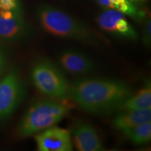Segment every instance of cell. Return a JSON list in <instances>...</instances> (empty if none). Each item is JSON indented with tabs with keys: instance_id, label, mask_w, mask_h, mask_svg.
<instances>
[{
	"instance_id": "cell-12",
	"label": "cell",
	"mask_w": 151,
	"mask_h": 151,
	"mask_svg": "<svg viewBox=\"0 0 151 151\" xmlns=\"http://www.w3.org/2000/svg\"><path fill=\"white\" fill-rule=\"evenodd\" d=\"M122 132L131 142L136 145L148 143L151 139V121L144 122Z\"/></svg>"
},
{
	"instance_id": "cell-7",
	"label": "cell",
	"mask_w": 151,
	"mask_h": 151,
	"mask_svg": "<svg viewBox=\"0 0 151 151\" xmlns=\"http://www.w3.org/2000/svg\"><path fill=\"white\" fill-rule=\"evenodd\" d=\"M58 62L62 70L73 76L87 75L92 72L95 68V65L90 58L73 49L60 52Z\"/></svg>"
},
{
	"instance_id": "cell-19",
	"label": "cell",
	"mask_w": 151,
	"mask_h": 151,
	"mask_svg": "<svg viewBox=\"0 0 151 151\" xmlns=\"http://www.w3.org/2000/svg\"><path fill=\"white\" fill-rule=\"evenodd\" d=\"M14 1H18V0H14Z\"/></svg>"
},
{
	"instance_id": "cell-11",
	"label": "cell",
	"mask_w": 151,
	"mask_h": 151,
	"mask_svg": "<svg viewBox=\"0 0 151 151\" xmlns=\"http://www.w3.org/2000/svg\"><path fill=\"white\" fill-rule=\"evenodd\" d=\"M151 109V85L147 81L144 86L136 94H132L122 105L121 110Z\"/></svg>"
},
{
	"instance_id": "cell-15",
	"label": "cell",
	"mask_w": 151,
	"mask_h": 151,
	"mask_svg": "<svg viewBox=\"0 0 151 151\" xmlns=\"http://www.w3.org/2000/svg\"><path fill=\"white\" fill-rule=\"evenodd\" d=\"M6 64V58L4 54L1 50V48H0V73H1V71H3L4 68L5 67Z\"/></svg>"
},
{
	"instance_id": "cell-17",
	"label": "cell",
	"mask_w": 151,
	"mask_h": 151,
	"mask_svg": "<svg viewBox=\"0 0 151 151\" xmlns=\"http://www.w3.org/2000/svg\"><path fill=\"white\" fill-rule=\"evenodd\" d=\"M124 0H110L111 9H116L117 7L120 4H122Z\"/></svg>"
},
{
	"instance_id": "cell-5",
	"label": "cell",
	"mask_w": 151,
	"mask_h": 151,
	"mask_svg": "<svg viewBox=\"0 0 151 151\" xmlns=\"http://www.w3.org/2000/svg\"><path fill=\"white\" fill-rule=\"evenodd\" d=\"M26 86L20 74L12 70L0 80V121L6 120L25 97Z\"/></svg>"
},
{
	"instance_id": "cell-10",
	"label": "cell",
	"mask_w": 151,
	"mask_h": 151,
	"mask_svg": "<svg viewBox=\"0 0 151 151\" xmlns=\"http://www.w3.org/2000/svg\"><path fill=\"white\" fill-rule=\"evenodd\" d=\"M148 121H151V109L122 110L113 119V124L116 129L124 132Z\"/></svg>"
},
{
	"instance_id": "cell-4",
	"label": "cell",
	"mask_w": 151,
	"mask_h": 151,
	"mask_svg": "<svg viewBox=\"0 0 151 151\" xmlns=\"http://www.w3.org/2000/svg\"><path fill=\"white\" fill-rule=\"evenodd\" d=\"M30 76L35 88L49 98L62 101L71 98L70 83L59 67L50 60H37Z\"/></svg>"
},
{
	"instance_id": "cell-2",
	"label": "cell",
	"mask_w": 151,
	"mask_h": 151,
	"mask_svg": "<svg viewBox=\"0 0 151 151\" xmlns=\"http://www.w3.org/2000/svg\"><path fill=\"white\" fill-rule=\"evenodd\" d=\"M69 106L51 98L36 101L30 105L20 120L18 135L28 137L56 125L69 112Z\"/></svg>"
},
{
	"instance_id": "cell-14",
	"label": "cell",
	"mask_w": 151,
	"mask_h": 151,
	"mask_svg": "<svg viewBox=\"0 0 151 151\" xmlns=\"http://www.w3.org/2000/svg\"><path fill=\"white\" fill-rule=\"evenodd\" d=\"M143 43L144 46L149 48L151 43V22L150 20H148L145 24L144 34L143 37Z\"/></svg>"
},
{
	"instance_id": "cell-1",
	"label": "cell",
	"mask_w": 151,
	"mask_h": 151,
	"mask_svg": "<svg viewBox=\"0 0 151 151\" xmlns=\"http://www.w3.org/2000/svg\"><path fill=\"white\" fill-rule=\"evenodd\" d=\"M132 94L124 81L108 78H81L70 84V97L87 112L105 114L121 110Z\"/></svg>"
},
{
	"instance_id": "cell-16",
	"label": "cell",
	"mask_w": 151,
	"mask_h": 151,
	"mask_svg": "<svg viewBox=\"0 0 151 151\" xmlns=\"http://www.w3.org/2000/svg\"><path fill=\"white\" fill-rule=\"evenodd\" d=\"M97 1L99 4L100 5L102 6L103 7L111 9L110 0H97Z\"/></svg>"
},
{
	"instance_id": "cell-8",
	"label": "cell",
	"mask_w": 151,
	"mask_h": 151,
	"mask_svg": "<svg viewBox=\"0 0 151 151\" xmlns=\"http://www.w3.org/2000/svg\"><path fill=\"white\" fill-rule=\"evenodd\" d=\"M27 32L20 10L0 9V39L15 41L21 39Z\"/></svg>"
},
{
	"instance_id": "cell-6",
	"label": "cell",
	"mask_w": 151,
	"mask_h": 151,
	"mask_svg": "<svg viewBox=\"0 0 151 151\" xmlns=\"http://www.w3.org/2000/svg\"><path fill=\"white\" fill-rule=\"evenodd\" d=\"M39 151H71L73 143L70 132L56 125L39 132L35 136Z\"/></svg>"
},
{
	"instance_id": "cell-18",
	"label": "cell",
	"mask_w": 151,
	"mask_h": 151,
	"mask_svg": "<svg viewBox=\"0 0 151 151\" xmlns=\"http://www.w3.org/2000/svg\"><path fill=\"white\" fill-rule=\"evenodd\" d=\"M130 1H137V0H129Z\"/></svg>"
},
{
	"instance_id": "cell-9",
	"label": "cell",
	"mask_w": 151,
	"mask_h": 151,
	"mask_svg": "<svg viewBox=\"0 0 151 151\" xmlns=\"http://www.w3.org/2000/svg\"><path fill=\"white\" fill-rule=\"evenodd\" d=\"M71 140L80 151H101L105 149L97 129L89 124L81 123L76 126Z\"/></svg>"
},
{
	"instance_id": "cell-13",
	"label": "cell",
	"mask_w": 151,
	"mask_h": 151,
	"mask_svg": "<svg viewBox=\"0 0 151 151\" xmlns=\"http://www.w3.org/2000/svg\"><path fill=\"white\" fill-rule=\"evenodd\" d=\"M0 9L18 11L19 10V2L14 0H0Z\"/></svg>"
},
{
	"instance_id": "cell-3",
	"label": "cell",
	"mask_w": 151,
	"mask_h": 151,
	"mask_svg": "<svg viewBox=\"0 0 151 151\" xmlns=\"http://www.w3.org/2000/svg\"><path fill=\"white\" fill-rule=\"evenodd\" d=\"M37 15L42 27L49 34L86 44L96 45L99 42L89 28L60 10L43 5L38 9Z\"/></svg>"
}]
</instances>
